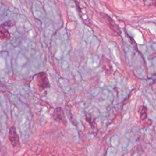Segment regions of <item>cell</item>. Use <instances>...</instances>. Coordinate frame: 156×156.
<instances>
[{
    "label": "cell",
    "mask_w": 156,
    "mask_h": 156,
    "mask_svg": "<svg viewBox=\"0 0 156 156\" xmlns=\"http://www.w3.org/2000/svg\"><path fill=\"white\" fill-rule=\"evenodd\" d=\"M37 81L38 85L44 89L49 87V83L47 74L45 72H40L37 76Z\"/></svg>",
    "instance_id": "cell-1"
},
{
    "label": "cell",
    "mask_w": 156,
    "mask_h": 156,
    "mask_svg": "<svg viewBox=\"0 0 156 156\" xmlns=\"http://www.w3.org/2000/svg\"><path fill=\"white\" fill-rule=\"evenodd\" d=\"M9 136L10 141L13 147L17 146L20 144L19 136H18V135L16 132V129L15 127L12 126L10 128Z\"/></svg>",
    "instance_id": "cell-2"
},
{
    "label": "cell",
    "mask_w": 156,
    "mask_h": 156,
    "mask_svg": "<svg viewBox=\"0 0 156 156\" xmlns=\"http://www.w3.org/2000/svg\"><path fill=\"white\" fill-rule=\"evenodd\" d=\"M53 118L57 122L62 123L66 122L64 112L60 107H58L54 110L53 113Z\"/></svg>",
    "instance_id": "cell-3"
},
{
    "label": "cell",
    "mask_w": 156,
    "mask_h": 156,
    "mask_svg": "<svg viewBox=\"0 0 156 156\" xmlns=\"http://www.w3.org/2000/svg\"><path fill=\"white\" fill-rule=\"evenodd\" d=\"M5 27H6L5 23H4L1 26V38L2 40H7L10 37V35L9 33Z\"/></svg>",
    "instance_id": "cell-4"
},
{
    "label": "cell",
    "mask_w": 156,
    "mask_h": 156,
    "mask_svg": "<svg viewBox=\"0 0 156 156\" xmlns=\"http://www.w3.org/2000/svg\"><path fill=\"white\" fill-rule=\"evenodd\" d=\"M106 19L107 21L108 22V24L110 27V28L115 32H116L117 34V35H119L120 34V30L119 29V28L118 27V26L115 24V23L113 22V21L112 20H111L109 16L106 15Z\"/></svg>",
    "instance_id": "cell-5"
},
{
    "label": "cell",
    "mask_w": 156,
    "mask_h": 156,
    "mask_svg": "<svg viewBox=\"0 0 156 156\" xmlns=\"http://www.w3.org/2000/svg\"><path fill=\"white\" fill-rule=\"evenodd\" d=\"M144 4L147 6H156V0H143Z\"/></svg>",
    "instance_id": "cell-6"
}]
</instances>
